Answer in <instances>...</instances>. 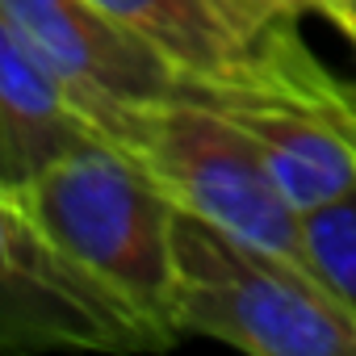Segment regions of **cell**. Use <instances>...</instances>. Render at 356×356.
<instances>
[{
    "label": "cell",
    "mask_w": 356,
    "mask_h": 356,
    "mask_svg": "<svg viewBox=\"0 0 356 356\" xmlns=\"http://www.w3.org/2000/svg\"><path fill=\"white\" fill-rule=\"evenodd\" d=\"M172 323L252 356H356V310L310 268L185 210L172 222Z\"/></svg>",
    "instance_id": "obj_1"
},
{
    "label": "cell",
    "mask_w": 356,
    "mask_h": 356,
    "mask_svg": "<svg viewBox=\"0 0 356 356\" xmlns=\"http://www.w3.org/2000/svg\"><path fill=\"white\" fill-rule=\"evenodd\" d=\"M97 130L151 176L176 210L310 268L302 210L277 189L252 138L218 109L193 97H163L118 105Z\"/></svg>",
    "instance_id": "obj_2"
},
{
    "label": "cell",
    "mask_w": 356,
    "mask_h": 356,
    "mask_svg": "<svg viewBox=\"0 0 356 356\" xmlns=\"http://www.w3.org/2000/svg\"><path fill=\"white\" fill-rule=\"evenodd\" d=\"M22 206L63 256L118 293L143 323L168 343L181 339L172 323L176 206L126 151L105 138L67 155L22 197Z\"/></svg>",
    "instance_id": "obj_3"
},
{
    "label": "cell",
    "mask_w": 356,
    "mask_h": 356,
    "mask_svg": "<svg viewBox=\"0 0 356 356\" xmlns=\"http://www.w3.org/2000/svg\"><path fill=\"white\" fill-rule=\"evenodd\" d=\"M151 352L168 339L63 256L34 214L0 193V352Z\"/></svg>",
    "instance_id": "obj_4"
},
{
    "label": "cell",
    "mask_w": 356,
    "mask_h": 356,
    "mask_svg": "<svg viewBox=\"0 0 356 356\" xmlns=\"http://www.w3.org/2000/svg\"><path fill=\"white\" fill-rule=\"evenodd\" d=\"M0 22L63 84L92 126L118 105L181 92L185 76L92 0H0Z\"/></svg>",
    "instance_id": "obj_5"
},
{
    "label": "cell",
    "mask_w": 356,
    "mask_h": 356,
    "mask_svg": "<svg viewBox=\"0 0 356 356\" xmlns=\"http://www.w3.org/2000/svg\"><path fill=\"white\" fill-rule=\"evenodd\" d=\"M92 143L105 134L0 22V193L22 202L55 163Z\"/></svg>",
    "instance_id": "obj_6"
},
{
    "label": "cell",
    "mask_w": 356,
    "mask_h": 356,
    "mask_svg": "<svg viewBox=\"0 0 356 356\" xmlns=\"http://www.w3.org/2000/svg\"><path fill=\"white\" fill-rule=\"evenodd\" d=\"M147 47H155L185 80H218L243 67L252 34L222 0H92Z\"/></svg>",
    "instance_id": "obj_7"
},
{
    "label": "cell",
    "mask_w": 356,
    "mask_h": 356,
    "mask_svg": "<svg viewBox=\"0 0 356 356\" xmlns=\"http://www.w3.org/2000/svg\"><path fill=\"white\" fill-rule=\"evenodd\" d=\"M310 268L356 310V193L302 214Z\"/></svg>",
    "instance_id": "obj_8"
},
{
    "label": "cell",
    "mask_w": 356,
    "mask_h": 356,
    "mask_svg": "<svg viewBox=\"0 0 356 356\" xmlns=\"http://www.w3.org/2000/svg\"><path fill=\"white\" fill-rule=\"evenodd\" d=\"M323 0H222V9L256 38L277 22H298L302 13H318Z\"/></svg>",
    "instance_id": "obj_9"
},
{
    "label": "cell",
    "mask_w": 356,
    "mask_h": 356,
    "mask_svg": "<svg viewBox=\"0 0 356 356\" xmlns=\"http://www.w3.org/2000/svg\"><path fill=\"white\" fill-rule=\"evenodd\" d=\"M318 13H323V17H331V22L352 38V47H356V0H323Z\"/></svg>",
    "instance_id": "obj_10"
},
{
    "label": "cell",
    "mask_w": 356,
    "mask_h": 356,
    "mask_svg": "<svg viewBox=\"0 0 356 356\" xmlns=\"http://www.w3.org/2000/svg\"><path fill=\"white\" fill-rule=\"evenodd\" d=\"M352 138H356V113H352Z\"/></svg>",
    "instance_id": "obj_11"
}]
</instances>
